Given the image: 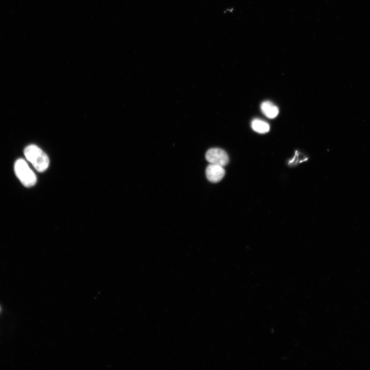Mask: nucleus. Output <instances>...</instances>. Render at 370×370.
I'll use <instances>...</instances> for the list:
<instances>
[{
  "label": "nucleus",
  "mask_w": 370,
  "mask_h": 370,
  "mask_svg": "<svg viewBox=\"0 0 370 370\" xmlns=\"http://www.w3.org/2000/svg\"><path fill=\"white\" fill-rule=\"evenodd\" d=\"M207 160L212 164L218 165L222 167L227 165L229 159L227 153L220 148H212L206 153Z\"/></svg>",
  "instance_id": "nucleus-3"
},
{
  "label": "nucleus",
  "mask_w": 370,
  "mask_h": 370,
  "mask_svg": "<svg viewBox=\"0 0 370 370\" xmlns=\"http://www.w3.org/2000/svg\"><path fill=\"white\" fill-rule=\"evenodd\" d=\"M261 109L262 113L267 117L270 119L276 118L279 113L278 108L268 101H266L261 104Z\"/></svg>",
  "instance_id": "nucleus-5"
},
{
  "label": "nucleus",
  "mask_w": 370,
  "mask_h": 370,
  "mask_svg": "<svg viewBox=\"0 0 370 370\" xmlns=\"http://www.w3.org/2000/svg\"><path fill=\"white\" fill-rule=\"evenodd\" d=\"M252 127L255 132L260 134L266 133L270 130V126L267 122L259 119L253 120Z\"/></svg>",
  "instance_id": "nucleus-6"
},
{
  "label": "nucleus",
  "mask_w": 370,
  "mask_h": 370,
  "mask_svg": "<svg viewBox=\"0 0 370 370\" xmlns=\"http://www.w3.org/2000/svg\"><path fill=\"white\" fill-rule=\"evenodd\" d=\"M24 155L38 172L43 173L48 169L50 163L49 158L38 146L34 145L27 146L24 150Z\"/></svg>",
  "instance_id": "nucleus-1"
},
{
  "label": "nucleus",
  "mask_w": 370,
  "mask_h": 370,
  "mask_svg": "<svg viewBox=\"0 0 370 370\" xmlns=\"http://www.w3.org/2000/svg\"><path fill=\"white\" fill-rule=\"evenodd\" d=\"M14 170L17 177L24 186L30 187L36 184V176L24 159H19L16 161Z\"/></svg>",
  "instance_id": "nucleus-2"
},
{
  "label": "nucleus",
  "mask_w": 370,
  "mask_h": 370,
  "mask_svg": "<svg viewBox=\"0 0 370 370\" xmlns=\"http://www.w3.org/2000/svg\"><path fill=\"white\" fill-rule=\"evenodd\" d=\"M225 175V171L221 166L210 163L207 168V179L212 183L219 182L223 179Z\"/></svg>",
  "instance_id": "nucleus-4"
}]
</instances>
